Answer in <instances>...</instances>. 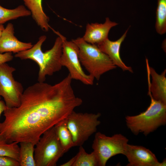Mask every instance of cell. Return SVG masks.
<instances>
[{"label":"cell","instance_id":"cell-1","mask_svg":"<svg viewBox=\"0 0 166 166\" xmlns=\"http://www.w3.org/2000/svg\"><path fill=\"white\" fill-rule=\"evenodd\" d=\"M69 74L51 85L38 82L27 87L20 105L7 107L0 123V139L8 143L31 142L35 145L43 134L66 119L82 104L77 97Z\"/></svg>","mask_w":166,"mask_h":166},{"label":"cell","instance_id":"cell-2","mask_svg":"<svg viewBox=\"0 0 166 166\" xmlns=\"http://www.w3.org/2000/svg\"><path fill=\"white\" fill-rule=\"evenodd\" d=\"M57 35L52 47L45 52L42 50V46L46 37L42 35L31 48L15 55L16 57L22 60L30 59L37 63L39 68L38 82H44L47 76L52 75L61 70L62 67L61 63L62 42L61 37Z\"/></svg>","mask_w":166,"mask_h":166},{"label":"cell","instance_id":"cell-3","mask_svg":"<svg viewBox=\"0 0 166 166\" xmlns=\"http://www.w3.org/2000/svg\"><path fill=\"white\" fill-rule=\"evenodd\" d=\"M148 95L151 102L145 111L125 117L127 128L136 135L142 133L147 136L166 124V104L155 100L150 93Z\"/></svg>","mask_w":166,"mask_h":166},{"label":"cell","instance_id":"cell-4","mask_svg":"<svg viewBox=\"0 0 166 166\" xmlns=\"http://www.w3.org/2000/svg\"><path fill=\"white\" fill-rule=\"evenodd\" d=\"M72 41L78 47V57L81 65L94 79L99 80L102 75L117 68L108 56L97 45L86 42L82 38H78Z\"/></svg>","mask_w":166,"mask_h":166},{"label":"cell","instance_id":"cell-5","mask_svg":"<svg viewBox=\"0 0 166 166\" xmlns=\"http://www.w3.org/2000/svg\"><path fill=\"white\" fill-rule=\"evenodd\" d=\"M36 166H55L65 153L54 126L45 132L35 145Z\"/></svg>","mask_w":166,"mask_h":166},{"label":"cell","instance_id":"cell-6","mask_svg":"<svg viewBox=\"0 0 166 166\" xmlns=\"http://www.w3.org/2000/svg\"><path fill=\"white\" fill-rule=\"evenodd\" d=\"M100 113H77L73 111L66 118L67 125L72 135L74 146H82L101 124Z\"/></svg>","mask_w":166,"mask_h":166},{"label":"cell","instance_id":"cell-7","mask_svg":"<svg viewBox=\"0 0 166 166\" xmlns=\"http://www.w3.org/2000/svg\"><path fill=\"white\" fill-rule=\"evenodd\" d=\"M128 139L121 133L107 136L100 132L96 133L92 148L97 157L99 166H105L112 157L124 154Z\"/></svg>","mask_w":166,"mask_h":166},{"label":"cell","instance_id":"cell-8","mask_svg":"<svg viewBox=\"0 0 166 166\" xmlns=\"http://www.w3.org/2000/svg\"><path fill=\"white\" fill-rule=\"evenodd\" d=\"M51 29L57 35L60 36L62 40V53L61 59L62 66L67 69L72 80L80 81L85 85H92L94 79L83 71L79 58L76 45L72 41H68L58 31Z\"/></svg>","mask_w":166,"mask_h":166},{"label":"cell","instance_id":"cell-9","mask_svg":"<svg viewBox=\"0 0 166 166\" xmlns=\"http://www.w3.org/2000/svg\"><path fill=\"white\" fill-rule=\"evenodd\" d=\"M15 69L6 63L0 65V96L4 99L7 107L18 106L24 91L21 83L13 75Z\"/></svg>","mask_w":166,"mask_h":166},{"label":"cell","instance_id":"cell-10","mask_svg":"<svg viewBox=\"0 0 166 166\" xmlns=\"http://www.w3.org/2000/svg\"><path fill=\"white\" fill-rule=\"evenodd\" d=\"M124 155L128 161L127 166H160L155 154L141 146L128 144Z\"/></svg>","mask_w":166,"mask_h":166},{"label":"cell","instance_id":"cell-11","mask_svg":"<svg viewBox=\"0 0 166 166\" xmlns=\"http://www.w3.org/2000/svg\"><path fill=\"white\" fill-rule=\"evenodd\" d=\"M148 77V93L155 100L166 104V69L158 74L149 66L148 60L146 59Z\"/></svg>","mask_w":166,"mask_h":166},{"label":"cell","instance_id":"cell-12","mask_svg":"<svg viewBox=\"0 0 166 166\" xmlns=\"http://www.w3.org/2000/svg\"><path fill=\"white\" fill-rule=\"evenodd\" d=\"M13 24L9 23L3 30L0 37V53H17L29 49L33 45L31 42H24L18 39L14 35Z\"/></svg>","mask_w":166,"mask_h":166},{"label":"cell","instance_id":"cell-13","mask_svg":"<svg viewBox=\"0 0 166 166\" xmlns=\"http://www.w3.org/2000/svg\"><path fill=\"white\" fill-rule=\"evenodd\" d=\"M118 24V23L111 21L108 17L106 18L103 23H88L82 38L88 43L97 45L108 39L110 29Z\"/></svg>","mask_w":166,"mask_h":166},{"label":"cell","instance_id":"cell-14","mask_svg":"<svg viewBox=\"0 0 166 166\" xmlns=\"http://www.w3.org/2000/svg\"><path fill=\"white\" fill-rule=\"evenodd\" d=\"M128 30V28L119 39L115 41H111L108 38L97 45L101 50L108 56L115 65L119 67L124 71L132 73V68L124 64L120 54L121 45L126 37Z\"/></svg>","mask_w":166,"mask_h":166},{"label":"cell","instance_id":"cell-15","mask_svg":"<svg viewBox=\"0 0 166 166\" xmlns=\"http://www.w3.org/2000/svg\"><path fill=\"white\" fill-rule=\"evenodd\" d=\"M23 1L37 25L43 31H48L50 27L49 24V18L43 11L42 5V0Z\"/></svg>","mask_w":166,"mask_h":166},{"label":"cell","instance_id":"cell-16","mask_svg":"<svg viewBox=\"0 0 166 166\" xmlns=\"http://www.w3.org/2000/svg\"><path fill=\"white\" fill-rule=\"evenodd\" d=\"M57 136L65 153L74 147L72 135L67 125L66 118L54 126Z\"/></svg>","mask_w":166,"mask_h":166},{"label":"cell","instance_id":"cell-17","mask_svg":"<svg viewBox=\"0 0 166 166\" xmlns=\"http://www.w3.org/2000/svg\"><path fill=\"white\" fill-rule=\"evenodd\" d=\"M19 162L20 166H36L34 158L35 145L32 142H20Z\"/></svg>","mask_w":166,"mask_h":166},{"label":"cell","instance_id":"cell-18","mask_svg":"<svg viewBox=\"0 0 166 166\" xmlns=\"http://www.w3.org/2000/svg\"><path fill=\"white\" fill-rule=\"evenodd\" d=\"M30 15V10L23 5H20L14 9H9L0 5V25H2L10 20Z\"/></svg>","mask_w":166,"mask_h":166},{"label":"cell","instance_id":"cell-19","mask_svg":"<svg viewBox=\"0 0 166 166\" xmlns=\"http://www.w3.org/2000/svg\"><path fill=\"white\" fill-rule=\"evenodd\" d=\"M155 27L160 35L166 32V0H157Z\"/></svg>","mask_w":166,"mask_h":166},{"label":"cell","instance_id":"cell-20","mask_svg":"<svg viewBox=\"0 0 166 166\" xmlns=\"http://www.w3.org/2000/svg\"><path fill=\"white\" fill-rule=\"evenodd\" d=\"M77 155L73 166H99L97 157L94 152L88 153L82 146H79Z\"/></svg>","mask_w":166,"mask_h":166},{"label":"cell","instance_id":"cell-21","mask_svg":"<svg viewBox=\"0 0 166 166\" xmlns=\"http://www.w3.org/2000/svg\"><path fill=\"white\" fill-rule=\"evenodd\" d=\"M17 142L8 143L0 139V156L13 158L19 162V146Z\"/></svg>","mask_w":166,"mask_h":166},{"label":"cell","instance_id":"cell-22","mask_svg":"<svg viewBox=\"0 0 166 166\" xmlns=\"http://www.w3.org/2000/svg\"><path fill=\"white\" fill-rule=\"evenodd\" d=\"M0 166H20L18 161L7 156H0Z\"/></svg>","mask_w":166,"mask_h":166},{"label":"cell","instance_id":"cell-23","mask_svg":"<svg viewBox=\"0 0 166 166\" xmlns=\"http://www.w3.org/2000/svg\"><path fill=\"white\" fill-rule=\"evenodd\" d=\"M13 57L11 52L0 53V65L12 61Z\"/></svg>","mask_w":166,"mask_h":166},{"label":"cell","instance_id":"cell-24","mask_svg":"<svg viewBox=\"0 0 166 166\" xmlns=\"http://www.w3.org/2000/svg\"><path fill=\"white\" fill-rule=\"evenodd\" d=\"M77 154L68 161L60 165L61 166H73L77 159Z\"/></svg>","mask_w":166,"mask_h":166},{"label":"cell","instance_id":"cell-25","mask_svg":"<svg viewBox=\"0 0 166 166\" xmlns=\"http://www.w3.org/2000/svg\"><path fill=\"white\" fill-rule=\"evenodd\" d=\"M6 108L5 102L1 100L0 96V117L1 114L3 112Z\"/></svg>","mask_w":166,"mask_h":166},{"label":"cell","instance_id":"cell-26","mask_svg":"<svg viewBox=\"0 0 166 166\" xmlns=\"http://www.w3.org/2000/svg\"><path fill=\"white\" fill-rule=\"evenodd\" d=\"M4 28H5L3 25H0V37Z\"/></svg>","mask_w":166,"mask_h":166},{"label":"cell","instance_id":"cell-27","mask_svg":"<svg viewBox=\"0 0 166 166\" xmlns=\"http://www.w3.org/2000/svg\"><path fill=\"white\" fill-rule=\"evenodd\" d=\"M166 160L165 159L163 160L162 162H160V166H166Z\"/></svg>","mask_w":166,"mask_h":166}]
</instances>
